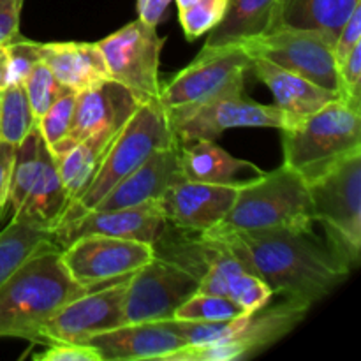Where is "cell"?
<instances>
[{
	"label": "cell",
	"instance_id": "1",
	"mask_svg": "<svg viewBox=\"0 0 361 361\" xmlns=\"http://www.w3.org/2000/svg\"><path fill=\"white\" fill-rule=\"evenodd\" d=\"M235 252L277 298L312 307L344 284L351 267L341 254L309 231L204 233Z\"/></svg>",
	"mask_w": 361,
	"mask_h": 361
},
{
	"label": "cell",
	"instance_id": "2",
	"mask_svg": "<svg viewBox=\"0 0 361 361\" xmlns=\"http://www.w3.org/2000/svg\"><path fill=\"white\" fill-rule=\"evenodd\" d=\"M310 307L293 300L279 298L231 321H164L187 342V348L166 361H238L250 358L277 344L291 334Z\"/></svg>",
	"mask_w": 361,
	"mask_h": 361
},
{
	"label": "cell",
	"instance_id": "3",
	"mask_svg": "<svg viewBox=\"0 0 361 361\" xmlns=\"http://www.w3.org/2000/svg\"><path fill=\"white\" fill-rule=\"evenodd\" d=\"M92 289L78 284L53 240L25 259L0 286V338L34 344L39 328L63 305Z\"/></svg>",
	"mask_w": 361,
	"mask_h": 361
},
{
	"label": "cell",
	"instance_id": "4",
	"mask_svg": "<svg viewBox=\"0 0 361 361\" xmlns=\"http://www.w3.org/2000/svg\"><path fill=\"white\" fill-rule=\"evenodd\" d=\"M314 222L309 183L282 164L274 171L245 180L224 219L204 233L309 231Z\"/></svg>",
	"mask_w": 361,
	"mask_h": 361
},
{
	"label": "cell",
	"instance_id": "5",
	"mask_svg": "<svg viewBox=\"0 0 361 361\" xmlns=\"http://www.w3.org/2000/svg\"><path fill=\"white\" fill-rule=\"evenodd\" d=\"M284 164L307 183L361 152V116L341 99L281 130Z\"/></svg>",
	"mask_w": 361,
	"mask_h": 361
},
{
	"label": "cell",
	"instance_id": "6",
	"mask_svg": "<svg viewBox=\"0 0 361 361\" xmlns=\"http://www.w3.org/2000/svg\"><path fill=\"white\" fill-rule=\"evenodd\" d=\"M173 145L178 143L173 136L168 111L162 108L161 102H147L137 106L133 116L113 140L111 147L106 152L97 173L90 180L85 192L66 208L59 224L71 221L85 212H90L116 183L140 168L154 152Z\"/></svg>",
	"mask_w": 361,
	"mask_h": 361
},
{
	"label": "cell",
	"instance_id": "7",
	"mask_svg": "<svg viewBox=\"0 0 361 361\" xmlns=\"http://www.w3.org/2000/svg\"><path fill=\"white\" fill-rule=\"evenodd\" d=\"M314 221L319 222L328 243L349 267L361 252V152L353 154L309 183Z\"/></svg>",
	"mask_w": 361,
	"mask_h": 361
},
{
	"label": "cell",
	"instance_id": "8",
	"mask_svg": "<svg viewBox=\"0 0 361 361\" xmlns=\"http://www.w3.org/2000/svg\"><path fill=\"white\" fill-rule=\"evenodd\" d=\"M254 59L242 44L204 48L169 83L161 87L159 102L166 111L187 109L226 95H242Z\"/></svg>",
	"mask_w": 361,
	"mask_h": 361
},
{
	"label": "cell",
	"instance_id": "9",
	"mask_svg": "<svg viewBox=\"0 0 361 361\" xmlns=\"http://www.w3.org/2000/svg\"><path fill=\"white\" fill-rule=\"evenodd\" d=\"M166 39L157 34V27L147 25L140 18L97 42L109 80L116 81L137 99L140 104L159 102L161 81L159 62Z\"/></svg>",
	"mask_w": 361,
	"mask_h": 361
},
{
	"label": "cell",
	"instance_id": "10",
	"mask_svg": "<svg viewBox=\"0 0 361 361\" xmlns=\"http://www.w3.org/2000/svg\"><path fill=\"white\" fill-rule=\"evenodd\" d=\"M252 59H267L312 83L338 94V67L334 42L319 30L274 27L263 35L238 42Z\"/></svg>",
	"mask_w": 361,
	"mask_h": 361
},
{
	"label": "cell",
	"instance_id": "11",
	"mask_svg": "<svg viewBox=\"0 0 361 361\" xmlns=\"http://www.w3.org/2000/svg\"><path fill=\"white\" fill-rule=\"evenodd\" d=\"M169 126L176 143L187 145L200 140H217L224 130L236 127H270L284 130L298 118L279 106L259 104L242 95H226L204 104L168 111Z\"/></svg>",
	"mask_w": 361,
	"mask_h": 361
},
{
	"label": "cell",
	"instance_id": "12",
	"mask_svg": "<svg viewBox=\"0 0 361 361\" xmlns=\"http://www.w3.org/2000/svg\"><path fill=\"white\" fill-rule=\"evenodd\" d=\"M197 291L196 277L171 261L154 256L127 279L123 319L126 324L173 319L178 307Z\"/></svg>",
	"mask_w": 361,
	"mask_h": 361
},
{
	"label": "cell",
	"instance_id": "13",
	"mask_svg": "<svg viewBox=\"0 0 361 361\" xmlns=\"http://www.w3.org/2000/svg\"><path fill=\"white\" fill-rule=\"evenodd\" d=\"M154 257V247L137 240L104 235L80 236L62 249L71 277L88 289L127 279Z\"/></svg>",
	"mask_w": 361,
	"mask_h": 361
},
{
	"label": "cell",
	"instance_id": "14",
	"mask_svg": "<svg viewBox=\"0 0 361 361\" xmlns=\"http://www.w3.org/2000/svg\"><path fill=\"white\" fill-rule=\"evenodd\" d=\"M127 279L92 289L63 305L55 316L49 317L39 328L34 344L35 342L44 345L55 342L85 344L95 335L126 324L123 300H126Z\"/></svg>",
	"mask_w": 361,
	"mask_h": 361
},
{
	"label": "cell",
	"instance_id": "15",
	"mask_svg": "<svg viewBox=\"0 0 361 361\" xmlns=\"http://www.w3.org/2000/svg\"><path fill=\"white\" fill-rule=\"evenodd\" d=\"M137 106V99L113 80L78 92L69 133L62 143L49 148V152L56 157L88 137L115 136L133 116Z\"/></svg>",
	"mask_w": 361,
	"mask_h": 361
},
{
	"label": "cell",
	"instance_id": "16",
	"mask_svg": "<svg viewBox=\"0 0 361 361\" xmlns=\"http://www.w3.org/2000/svg\"><path fill=\"white\" fill-rule=\"evenodd\" d=\"M243 182L221 185L182 178L159 197L157 204L168 224L183 231L204 233L224 219Z\"/></svg>",
	"mask_w": 361,
	"mask_h": 361
},
{
	"label": "cell",
	"instance_id": "17",
	"mask_svg": "<svg viewBox=\"0 0 361 361\" xmlns=\"http://www.w3.org/2000/svg\"><path fill=\"white\" fill-rule=\"evenodd\" d=\"M157 201L116 210H90L53 228L51 240L63 249L80 236L104 235L113 238L154 243L164 226Z\"/></svg>",
	"mask_w": 361,
	"mask_h": 361
},
{
	"label": "cell",
	"instance_id": "18",
	"mask_svg": "<svg viewBox=\"0 0 361 361\" xmlns=\"http://www.w3.org/2000/svg\"><path fill=\"white\" fill-rule=\"evenodd\" d=\"M85 344H90L99 353L101 361H166L187 348V342L164 321L122 324L88 338Z\"/></svg>",
	"mask_w": 361,
	"mask_h": 361
},
{
	"label": "cell",
	"instance_id": "19",
	"mask_svg": "<svg viewBox=\"0 0 361 361\" xmlns=\"http://www.w3.org/2000/svg\"><path fill=\"white\" fill-rule=\"evenodd\" d=\"M180 145L154 152L140 168L116 183L92 210H116L154 203L162 194L182 180Z\"/></svg>",
	"mask_w": 361,
	"mask_h": 361
},
{
	"label": "cell",
	"instance_id": "20",
	"mask_svg": "<svg viewBox=\"0 0 361 361\" xmlns=\"http://www.w3.org/2000/svg\"><path fill=\"white\" fill-rule=\"evenodd\" d=\"M37 56L71 92H81L109 80L97 42H35Z\"/></svg>",
	"mask_w": 361,
	"mask_h": 361
},
{
	"label": "cell",
	"instance_id": "21",
	"mask_svg": "<svg viewBox=\"0 0 361 361\" xmlns=\"http://www.w3.org/2000/svg\"><path fill=\"white\" fill-rule=\"evenodd\" d=\"M250 71H254L261 83L270 88L275 106L295 118L310 115L323 106L330 104L331 101L341 99L335 92L326 90L307 78L291 73L267 59H259V56L254 59Z\"/></svg>",
	"mask_w": 361,
	"mask_h": 361
},
{
	"label": "cell",
	"instance_id": "22",
	"mask_svg": "<svg viewBox=\"0 0 361 361\" xmlns=\"http://www.w3.org/2000/svg\"><path fill=\"white\" fill-rule=\"evenodd\" d=\"M180 168L183 178L203 183H221V185L243 182L236 180L240 173L254 171L256 175L263 173V169L254 166L252 162L233 157L214 140H200L180 145Z\"/></svg>",
	"mask_w": 361,
	"mask_h": 361
},
{
	"label": "cell",
	"instance_id": "23",
	"mask_svg": "<svg viewBox=\"0 0 361 361\" xmlns=\"http://www.w3.org/2000/svg\"><path fill=\"white\" fill-rule=\"evenodd\" d=\"M279 0H228L224 18L208 34L204 48H221L263 35L274 25Z\"/></svg>",
	"mask_w": 361,
	"mask_h": 361
},
{
	"label": "cell",
	"instance_id": "24",
	"mask_svg": "<svg viewBox=\"0 0 361 361\" xmlns=\"http://www.w3.org/2000/svg\"><path fill=\"white\" fill-rule=\"evenodd\" d=\"M361 0H279L274 27L319 30L335 42L342 25Z\"/></svg>",
	"mask_w": 361,
	"mask_h": 361
},
{
	"label": "cell",
	"instance_id": "25",
	"mask_svg": "<svg viewBox=\"0 0 361 361\" xmlns=\"http://www.w3.org/2000/svg\"><path fill=\"white\" fill-rule=\"evenodd\" d=\"M67 204H69V201H67L66 189H63L62 180H60L56 159L49 152L48 145L42 141L41 166H39L37 176L32 183V189L25 200L23 207L16 215H23V217L53 231V228L59 224L60 217L66 212Z\"/></svg>",
	"mask_w": 361,
	"mask_h": 361
},
{
	"label": "cell",
	"instance_id": "26",
	"mask_svg": "<svg viewBox=\"0 0 361 361\" xmlns=\"http://www.w3.org/2000/svg\"><path fill=\"white\" fill-rule=\"evenodd\" d=\"M115 137L116 134L115 136L88 137V140L73 145L63 154L56 155V168H59L60 180L66 189L69 204L74 203L85 192Z\"/></svg>",
	"mask_w": 361,
	"mask_h": 361
},
{
	"label": "cell",
	"instance_id": "27",
	"mask_svg": "<svg viewBox=\"0 0 361 361\" xmlns=\"http://www.w3.org/2000/svg\"><path fill=\"white\" fill-rule=\"evenodd\" d=\"M51 240V231L23 215H13L0 231V286L25 259Z\"/></svg>",
	"mask_w": 361,
	"mask_h": 361
},
{
	"label": "cell",
	"instance_id": "28",
	"mask_svg": "<svg viewBox=\"0 0 361 361\" xmlns=\"http://www.w3.org/2000/svg\"><path fill=\"white\" fill-rule=\"evenodd\" d=\"M42 136L35 123L34 129L28 133V136L21 141L14 150V164L11 171L9 187H7V196L4 208L0 210V219H7L16 215L23 207L28 192L32 189L35 176H37L39 166H41V145Z\"/></svg>",
	"mask_w": 361,
	"mask_h": 361
},
{
	"label": "cell",
	"instance_id": "29",
	"mask_svg": "<svg viewBox=\"0 0 361 361\" xmlns=\"http://www.w3.org/2000/svg\"><path fill=\"white\" fill-rule=\"evenodd\" d=\"M34 111L21 81H11L0 92V141L18 147L35 127Z\"/></svg>",
	"mask_w": 361,
	"mask_h": 361
},
{
	"label": "cell",
	"instance_id": "30",
	"mask_svg": "<svg viewBox=\"0 0 361 361\" xmlns=\"http://www.w3.org/2000/svg\"><path fill=\"white\" fill-rule=\"evenodd\" d=\"M243 314H247V310L228 296L197 291L196 295L190 296L185 303L178 307L173 319L222 323V321L236 319Z\"/></svg>",
	"mask_w": 361,
	"mask_h": 361
},
{
	"label": "cell",
	"instance_id": "31",
	"mask_svg": "<svg viewBox=\"0 0 361 361\" xmlns=\"http://www.w3.org/2000/svg\"><path fill=\"white\" fill-rule=\"evenodd\" d=\"M23 87L27 90L28 101H30L32 111H34L35 120L41 118L46 111H48L49 106L63 95L67 90L66 87L59 83L55 76H53L51 71L48 69L44 62L37 60L34 66L28 69V73L23 78Z\"/></svg>",
	"mask_w": 361,
	"mask_h": 361
},
{
	"label": "cell",
	"instance_id": "32",
	"mask_svg": "<svg viewBox=\"0 0 361 361\" xmlns=\"http://www.w3.org/2000/svg\"><path fill=\"white\" fill-rule=\"evenodd\" d=\"M228 0H196L192 6L178 11L187 41H196L197 37L210 32L224 18Z\"/></svg>",
	"mask_w": 361,
	"mask_h": 361
},
{
	"label": "cell",
	"instance_id": "33",
	"mask_svg": "<svg viewBox=\"0 0 361 361\" xmlns=\"http://www.w3.org/2000/svg\"><path fill=\"white\" fill-rule=\"evenodd\" d=\"M76 92H66L48 108V111L37 120V129L48 148L56 147L66 140L73 120Z\"/></svg>",
	"mask_w": 361,
	"mask_h": 361
},
{
	"label": "cell",
	"instance_id": "34",
	"mask_svg": "<svg viewBox=\"0 0 361 361\" xmlns=\"http://www.w3.org/2000/svg\"><path fill=\"white\" fill-rule=\"evenodd\" d=\"M338 97L349 108H361V42L338 67Z\"/></svg>",
	"mask_w": 361,
	"mask_h": 361
},
{
	"label": "cell",
	"instance_id": "35",
	"mask_svg": "<svg viewBox=\"0 0 361 361\" xmlns=\"http://www.w3.org/2000/svg\"><path fill=\"white\" fill-rule=\"evenodd\" d=\"M361 42V2L353 9L351 16L348 18L338 32L337 39L334 42V55L337 67H341L345 62L353 49Z\"/></svg>",
	"mask_w": 361,
	"mask_h": 361
},
{
	"label": "cell",
	"instance_id": "36",
	"mask_svg": "<svg viewBox=\"0 0 361 361\" xmlns=\"http://www.w3.org/2000/svg\"><path fill=\"white\" fill-rule=\"evenodd\" d=\"M35 361H101L99 353L90 344L55 342L46 345L44 353L34 355Z\"/></svg>",
	"mask_w": 361,
	"mask_h": 361
},
{
	"label": "cell",
	"instance_id": "37",
	"mask_svg": "<svg viewBox=\"0 0 361 361\" xmlns=\"http://www.w3.org/2000/svg\"><path fill=\"white\" fill-rule=\"evenodd\" d=\"M25 0H0V44L20 37V16Z\"/></svg>",
	"mask_w": 361,
	"mask_h": 361
},
{
	"label": "cell",
	"instance_id": "38",
	"mask_svg": "<svg viewBox=\"0 0 361 361\" xmlns=\"http://www.w3.org/2000/svg\"><path fill=\"white\" fill-rule=\"evenodd\" d=\"M173 0H137V14L147 25L157 27Z\"/></svg>",
	"mask_w": 361,
	"mask_h": 361
},
{
	"label": "cell",
	"instance_id": "39",
	"mask_svg": "<svg viewBox=\"0 0 361 361\" xmlns=\"http://www.w3.org/2000/svg\"><path fill=\"white\" fill-rule=\"evenodd\" d=\"M14 150L16 147L6 143V141H0V201L2 203H6L7 187H9L11 171H13L14 164Z\"/></svg>",
	"mask_w": 361,
	"mask_h": 361
},
{
	"label": "cell",
	"instance_id": "40",
	"mask_svg": "<svg viewBox=\"0 0 361 361\" xmlns=\"http://www.w3.org/2000/svg\"><path fill=\"white\" fill-rule=\"evenodd\" d=\"M9 69H11V55L9 44H0V88L9 83Z\"/></svg>",
	"mask_w": 361,
	"mask_h": 361
},
{
	"label": "cell",
	"instance_id": "41",
	"mask_svg": "<svg viewBox=\"0 0 361 361\" xmlns=\"http://www.w3.org/2000/svg\"><path fill=\"white\" fill-rule=\"evenodd\" d=\"M175 2H176V6H178V11H182V9H185V7L192 6L196 0H175Z\"/></svg>",
	"mask_w": 361,
	"mask_h": 361
},
{
	"label": "cell",
	"instance_id": "42",
	"mask_svg": "<svg viewBox=\"0 0 361 361\" xmlns=\"http://www.w3.org/2000/svg\"><path fill=\"white\" fill-rule=\"evenodd\" d=\"M2 207H4V203H2V201H0V210H2Z\"/></svg>",
	"mask_w": 361,
	"mask_h": 361
},
{
	"label": "cell",
	"instance_id": "43",
	"mask_svg": "<svg viewBox=\"0 0 361 361\" xmlns=\"http://www.w3.org/2000/svg\"><path fill=\"white\" fill-rule=\"evenodd\" d=\"M0 92H2V88H0Z\"/></svg>",
	"mask_w": 361,
	"mask_h": 361
}]
</instances>
